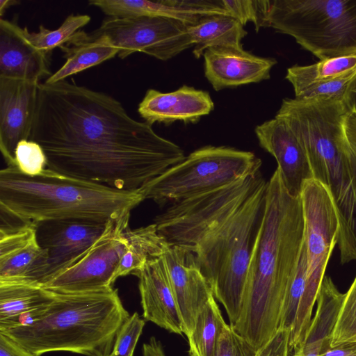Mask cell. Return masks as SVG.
Instances as JSON below:
<instances>
[{
	"mask_svg": "<svg viewBox=\"0 0 356 356\" xmlns=\"http://www.w3.org/2000/svg\"><path fill=\"white\" fill-rule=\"evenodd\" d=\"M29 140L42 147L47 168L119 190H137L186 158L118 100L66 80L39 83Z\"/></svg>",
	"mask_w": 356,
	"mask_h": 356,
	"instance_id": "1",
	"label": "cell"
},
{
	"mask_svg": "<svg viewBox=\"0 0 356 356\" xmlns=\"http://www.w3.org/2000/svg\"><path fill=\"white\" fill-rule=\"evenodd\" d=\"M304 232L300 195L289 193L277 168L267 183L265 211L250 258L242 308L232 326L257 349L280 327Z\"/></svg>",
	"mask_w": 356,
	"mask_h": 356,
	"instance_id": "2",
	"label": "cell"
},
{
	"mask_svg": "<svg viewBox=\"0 0 356 356\" xmlns=\"http://www.w3.org/2000/svg\"><path fill=\"white\" fill-rule=\"evenodd\" d=\"M145 200L140 188L119 190L47 168L33 177L23 174L17 167L7 166L0 171L1 211L22 222L117 220L130 216Z\"/></svg>",
	"mask_w": 356,
	"mask_h": 356,
	"instance_id": "3",
	"label": "cell"
},
{
	"mask_svg": "<svg viewBox=\"0 0 356 356\" xmlns=\"http://www.w3.org/2000/svg\"><path fill=\"white\" fill-rule=\"evenodd\" d=\"M129 316L118 289L55 293L54 301L35 320L0 332L40 356L51 352L109 356L117 333Z\"/></svg>",
	"mask_w": 356,
	"mask_h": 356,
	"instance_id": "4",
	"label": "cell"
},
{
	"mask_svg": "<svg viewBox=\"0 0 356 356\" xmlns=\"http://www.w3.org/2000/svg\"><path fill=\"white\" fill-rule=\"evenodd\" d=\"M267 183L264 178L241 208L194 250L232 326L242 308L250 258L265 211Z\"/></svg>",
	"mask_w": 356,
	"mask_h": 356,
	"instance_id": "5",
	"label": "cell"
},
{
	"mask_svg": "<svg viewBox=\"0 0 356 356\" xmlns=\"http://www.w3.org/2000/svg\"><path fill=\"white\" fill-rule=\"evenodd\" d=\"M267 27L320 60L356 54V0H270Z\"/></svg>",
	"mask_w": 356,
	"mask_h": 356,
	"instance_id": "6",
	"label": "cell"
},
{
	"mask_svg": "<svg viewBox=\"0 0 356 356\" xmlns=\"http://www.w3.org/2000/svg\"><path fill=\"white\" fill-rule=\"evenodd\" d=\"M261 161L251 152L207 145L152 179L140 189L159 205L229 184L259 172Z\"/></svg>",
	"mask_w": 356,
	"mask_h": 356,
	"instance_id": "7",
	"label": "cell"
},
{
	"mask_svg": "<svg viewBox=\"0 0 356 356\" xmlns=\"http://www.w3.org/2000/svg\"><path fill=\"white\" fill-rule=\"evenodd\" d=\"M307 250L306 285L289 346L293 350L303 340L312 321V312L320 291L332 251L337 244L339 222L329 188L315 178L303 182L300 192Z\"/></svg>",
	"mask_w": 356,
	"mask_h": 356,
	"instance_id": "8",
	"label": "cell"
},
{
	"mask_svg": "<svg viewBox=\"0 0 356 356\" xmlns=\"http://www.w3.org/2000/svg\"><path fill=\"white\" fill-rule=\"evenodd\" d=\"M263 179L259 172L175 202L156 216L154 223L170 245L194 252L207 236L241 208Z\"/></svg>",
	"mask_w": 356,
	"mask_h": 356,
	"instance_id": "9",
	"label": "cell"
},
{
	"mask_svg": "<svg viewBox=\"0 0 356 356\" xmlns=\"http://www.w3.org/2000/svg\"><path fill=\"white\" fill-rule=\"evenodd\" d=\"M130 216L111 220L102 236L74 263L42 286L59 293H81L113 289L115 273L126 248L124 230Z\"/></svg>",
	"mask_w": 356,
	"mask_h": 356,
	"instance_id": "10",
	"label": "cell"
},
{
	"mask_svg": "<svg viewBox=\"0 0 356 356\" xmlns=\"http://www.w3.org/2000/svg\"><path fill=\"white\" fill-rule=\"evenodd\" d=\"M92 33L106 37L122 59L139 51L165 61L193 47L187 26L162 17H110Z\"/></svg>",
	"mask_w": 356,
	"mask_h": 356,
	"instance_id": "11",
	"label": "cell"
},
{
	"mask_svg": "<svg viewBox=\"0 0 356 356\" xmlns=\"http://www.w3.org/2000/svg\"><path fill=\"white\" fill-rule=\"evenodd\" d=\"M110 221L64 219L34 223L38 241L48 254L42 286L79 259L102 236Z\"/></svg>",
	"mask_w": 356,
	"mask_h": 356,
	"instance_id": "12",
	"label": "cell"
},
{
	"mask_svg": "<svg viewBox=\"0 0 356 356\" xmlns=\"http://www.w3.org/2000/svg\"><path fill=\"white\" fill-rule=\"evenodd\" d=\"M39 83L0 77V150L8 167H16L18 143L30 139Z\"/></svg>",
	"mask_w": 356,
	"mask_h": 356,
	"instance_id": "13",
	"label": "cell"
},
{
	"mask_svg": "<svg viewBox=\"0 0 356 356\" xmlns=\"http://www.w3.org/2000/svg\"><path fill=\"white\" fill-rule=\"evenodd\" d=\"M180 312L183 333L193 332L199 314L214 296L194 252L170 245L163 256Z\"/></svg>",
	"mask_w": 356,
	"mask_h": 356,
	"instance_id": "14",
	"label": "cell"
},
{
	"mask_svg": "<svg viewBox=\"0 0 356 356\" xmlns=\"http://www.w3.org/2000/svg\"><path fill=\"white\" fill-rule=\"evenodd\" d=\"M48 254L39 244L33 222L0 229V282L42 285Z\"/></svg>",
	"mask_w": 356,
	"mask_h": 356,
	"instance_id": "15",
	"label": "cell"
},
{
	"mask_svg": "<svg viewBox=\"0 0 356 356\" xmlns=\"http://www.w3.org/2000/svg\"><path fill=\"white\" fill-rule=\"evenodd\" d=\"M254 132L261 147L277 161L286 190L299 196L303 182L312 178V174L307 154L296 135L276 116L257 125Z\"/></svg>",
	"mask_w": 356,
	"mask_h": 356,
	"instance_id": "16",
	"label": "cell"
},
{
	"mask_svg": "<svg viewBox=\"0 0 356 356\" xmlns=\"http://www.w3.org/2000/svg\"><path fill=\"white\" fill-rule=\"evenodd\" d=\"M204 76L216 91L269 79L273 58L252 54L243 48L212 47L203 54Z\"/></svg>",
	"mask_w": 356,
	"mask_h": 356,
	"instance_id": "17",
	"label": "cell"
},
{
	"mask_svg": "<svg viewBox=\"0 0 356 356\" xmlns=\"http://www.w3.org/2000/svg\"><path fill=\"white\" fill-rule=\"evenodd\" d=\"M134 275L145 321L181 335L182 321L163 257L149 261Z\"/></svg>",
	"mask_w": 356,
	"mask_h": 356,
	"instance_id": "18",
	"label": "cell"
},
{
	"mask_svg": "<svg viewBox=\"0 0 356 356\" xmlns=\"http://www.w3.org/2000/svg\"><path fill=\"white\" fill-rule=\"evenodd\" d=\"M214 108L207 91L183 86L170 92L149 89L138 105V111L145 122L170 124L176 121L197 123Z\"/></svg>",
	"mask_w": 356,
	"mask_h": 356,
	"instance_id": "19",
	"label": "cell"
},
{
	"mask_svg": "<svg viewBox=\"0 0 356 356\" xmlns=\"http://www.w3.org/2000/svg\"><path fill=\"white\" fill-rule=\"evenodd\" d=\"M33 47L17 24L0 20V77L32 82L49 77V55Z\"/></svg>",
	"mask_w": 356,
	"mask_h": 356,
	"instance_id": "20",
	"label": "cell"
},
{
	"mask_svg": "<svg viewBox=\"0 0 356 356\" xmlns=\"http://www.w3.org/2000/svg\"><path fill=\"white\" fill-rule=\"evenodd\" d=\"M55 293L26 282H0V332L26 325L42 315Z\"/></svg>",
	"mask_w": 356,
	"mask_h": 356,
	"instance_id": "21",
	"label": "cell"
},
{
	"mask_svg": "<svg viewBox=\"0 0 356 356\" xmlns=\"http://www.w3.org/2000/svg\"><path fill=\"white\" fill-rule=\"evenodd\" d=\"M344 293L337 289L332 279L325 276L318 293L315 314L303 340L289 356H320L329 343Z\"/></svg>",
	"mask_w": 356,
	"mask_h": 356,
	"instance_id": "22",
	"label": "cell"
},
{
	"mask_svg": "<svg viewBox=\"0 0 356 356\" xmlns=\"http://www.w3.org/2000/svg\"><path fill=\"white\" fill-rule=\"evenodd\" d=\"M60 49L66 58L63 65L44 81L53 84L97 65L118 55V49L104 35L79 31Z\"/></svg>",
	"mask_w": 356,
	"mask_h": 356,
	"instance_id": "23",
	"label": "cell"
},
{
	"mask_svg": "<svg viewBox=\"0 0 356 356\" xmlns=\"http://www.w3.org/2000/svg\"><path fill=\"white\" fill-rule=\"evenodd\" d=\"M187 29L193 43V54L196 58L203 56L209 48H242L241 40L248 34L243 25L225 15L204 17Z\"/></svg>",
	"mask_w": 356,
	"mask_h": 356,
	"instance_id": "24",
	"label": "cell"
},
{
	"mask_svg": "<svg viewBox=\"0 0 356 356\" xmlns=\"http://www.w3.org/2000/svg\"><path fill=\"white\" fill-rule=\"evenodd\" d=\"M126 248L115 273V279L134 275L149 261L163 256L170 245L161 236L154 223L124 232Z\"/></svg>",
	"mask_w": 356,
	"mask_h": 356,
	"instance_id": "25",
	"label": "cell"
},
{
	"mask_svg": "<svg viewBox=\"0 0 356 356\" xmlns=\"http://www.w3.org/2000/svg\"><path fill=\"white\" fill-rule=\"evenodd\" d=\"M356 68V54L330 58L307 65H295L285 79L292 85L295 97L307 89L328 81Z\"/></svg>",
	"mask_w": 356,
	"mask_h": 356,
	"instance_id": "26",
	"label": "cell"
},
{
	"mask_svg": "<svg viewBox=\"0 0 356 356\" xmlns=\"http://www.w3.org/2000/svg\"><path fill=\"white\" fill-rule=\"evenodd\" d=\"M225 324L213 297L199 314L195 327L188 337L189 356H215L218 340Z\"/></svg>",
	"mask_w": 356,
	"mask_h": 356,
	"instance_id": "27",
	"label": "cell"
},
{
	"mask_svg": "<svg viewBox=\"0 0 356 356\" xmlns=\"http://www.w3.org/2000/svg\"><path fill=\"white\" fill-rule=\"evenodd\" d=\"M90 21L88 15H70L55 30L40 26L38 32H29L26 27L22 29L26 40L35 49L49 54L54 48L60 47L69 42L79 30Z\"/></svg>",
	"mask_w": 356,
	"mask_h": 356,
	"instance_id": "28",
	"label": "cell"
},
{
	"mask_svg": "<svg viewBox=\"0 0 356 356\" xmlns=\"http://www.w3.org/2000/svg\"><path fill=\"white\" fill-rule=\"evenodd\" d=\"M307 270V250L304 240L298 266L287 287L279 327L287 328L291 331L294 326L298 309L305 289Z\"/></svg>",
	"mask_w": 356,
	"mask_h": 356,
	"instance_id": "29",
	"label": "cell"
},
{
	"mask_svg": "<svg viewBox=\"0 0 356 356\" xmlns=\"http://www.w3.org/2000/svg\"><path fill=\"white\" fill-rule=\"evenodd\" d=\"M356 343V276L344 297L330 335L329 346Z\"/></svg>",
	"mask_w": 356,
	"mask_h": 356,
	"instance_id": "30",
	"label": "cell"
},
{
	"mask_svg": "<svg viewBox=\"0 0 356 356\" xmlns=\"http://www.w3.org/2000/svg\"><path fill=\"white\" fill-rule=\"evenodd\" d=\"M222 3L229 15L242 25L252 22L257 31L267 27L270 0H222Z\"/></svg>",
	"mask_w": 356,
	"mask_h": 356,
	"instance_id": "31",
	"label": "cell"
},
{
	"mask_svg": "<svg viewBox=\"0 0 356 356\" xmlns=\"http://www.w3.org/2000/svg\"><path fill=\"white\" fill-rule=\"evenodd\" d=\"M17 168L30 177L40 175L47 168V159L42 147L31 140L18 143L15 150Z\"/></svg>",
	"mask_w": 356,
	"mask_h": 356,
	"instance_id": "32",
	"label": "cell"
},
{
	"mask_svg": "<svg viewBox=\"0 0 356 356\" xmlns=\"http://www.w3.org/2000/svg\"><path fill=\"white\" fill-rule=\"evenodd\" d=\"M145 325L137 312L129 316L119 329L109 356H134Z\"/></svg>",
	"mask_w": 356,
	"mask_h": 356,
	"instance_id": "33",
	"label": "cell"
},
{
	"mask_svg": "<svg viewBox=\"0 0 356 356\" xmlns=\"http://www.w3.org/2000/svg\"><path fill=\"white\" fill-rule=\"evenodd\" d=\"M258 349L225 324L219 336L215 356H255Z\"/></svg>",
	"mask_w": 356,
	"mask_h": 356,
	"instance_id": "34",
	"label": "cell"
},
{
	"mask_svg": "<svg viewBox=\"0 0 356 356\" xmlns=\"http://www.w3.org/2000/svg\"><path fill=\"white\" fill-rule=\"evenodd\" d=\"M356 79V68L328 81L311 87L295 98L304 99L318 96L349 97L348 90Z\"/></svg>",
	"mask_w": 356,
	"mask_h": 356,
	"instance_id": "35",
	"label": "cell"
},
{
	"mask_svg": "<svg viewBox=\"0 0 356 356\" xmlns=\"http://www.w3.org/2000/svg\"><path fill=\"white\" fill-rule=\"evenodd\" d=\"M342 146L356 188V105L353 104L343 122Z\"/></svg>",
	"mask_w": 356,
	"mask_h": 356,
	"instance_id": "36",
	"label": "cell"
},
{
	"mask_svg": "<svg viewBox=\"0 0 356 356\" xmlns=\"http://www.w3.org/2000/svg\"><path fill=\"white\" fill-rule=\"evenodd\" d=\"M291 330L279 327L273 336L257 352L255 356H289Z\"/></svg>",
	"mask_w": 356,
	"mask_h": 356,
	"instance_id": "37",
	"label": "cell"
},
{
	"mask_svg": "<svg viewBox=\"0 0 356 356\" xmlns=\"http://www.w3.org/2000/svg\"><path fill=\"white\" fill-rule=\"evenodd\" d=\"M0 356H40L19 345L7 334L0 332Z\"/></svg>",
	"mask_w": 356,
	"mask_h": 356,
	"instance_id": "38",
	"label": "cell"
},
{
	"mask_svg": "<svg viewBox=\"0 0 356 356\" xmlns=\"http://www.w3.org/2000/svg\"><path fill=\"white\" fill-rule=\"evenodd\" d=\"M320 356H356V343H343L330 347L324 346Z\"/></svg>",
	"mask_w": 356,
	"mask_h": 356,
	"instance_id": "39",
	"label": "cell"
},
{
	"mask_svg": "<svg viewBox=\"0 0 356 356\" xmlns=\"http://www.w3.org/2000/svg\"><path fill=\"white\" fill-rule=\"evenodd\" d=\"M142 356H165L161 343L154 337H152L142 348Z\"/></svg>",
	"mask_w": 356,
	"mask_h": 356,
	"instance_id": "40",
	"label": "cell"
},
{
	"mask_svg": "<svg viewBox=\"0 0 356 356\" xmlns=\"http://www.w3.org/2000/svg\"><path fill=\"white\" fill-rule=\"evenodd\" d=\"M18 2L13 0H0V15L2 16L4 10L10 6L17 4Z\"/></svg>",
	"mask_w": 356,
	"mask_h": 356,
	"instance_id": "41",
	"label": "cell"
},
{
	"mask_svg": "<svg viewBox=\"0 0 356 356\" xmlns=\"http://www.w3.org/2000/svg\"><path fill=\"white\" fill-rule=\"evenodd\" d=\"M348 96L352 99L356 96V79L351 83L348 90Z\"/></svg>",
	"mask_w": 356,
	"mask_h": 356,
	"instance_id": "42",
	"label": "cell"
}]
</instances>
